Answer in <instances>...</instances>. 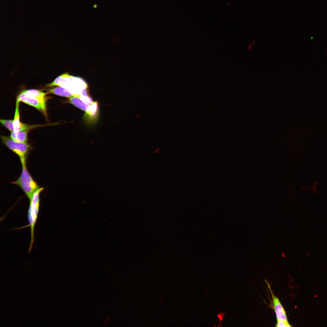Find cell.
<instances>
[{"mask_svg":"<svg viewBox=\"0 0 327 327\" xmlns=\"http://www.w3.org/2000/svg\"><path fill=\"white\" fill-rule=\"evenodd\" d=\"M49 93L35 89L22 91L18 96L16 101L24 102L35 108L47 117L46 95Z\"/></svg>","mask_w":327,"mask_h":327,"instance_id":"6da1fadb","label":"cell"},{"mask_svg":"<svg viewBox=\"0 0 327 327\" xmlns=\"http://www.w3.org/2000/svg\"><path fill=\"white\" fill-rule=\"evenodd\" d=\"M97 103L93 102L92 104H91L87 113L89 115H94L97 112Z\"/></svg>","mask_w":327,"mask_h":327,"instance_id":"7c38bea8","label":"cell"},{"mask_svg":"<svg viewBox=\"0 0 327 327\" xmlns=\"http://www.w3.org/2000/svg\"><path fill=\"white\" fill-rule=\"evenodd\" d=\"M13 120L0 119V122L6 128L11 132L13 131L12 128Z\"/></svg>","mask_w":327,"mask_h":327,"instance_id":"8fae6325","label":"cell"},{"mask_svg":"<svg viewBox=\"0 0 327 327\" xmlns=\"http://www.w3.org/2000/svg\"><path fill=\"white\" fill-rule=\"evenodd\" d=\"M29 130H25L16 132H11L10 137L17 141L26 142L27 140V135Z\"/></svg>","mask_w":327,"mask_h":327,"instance_id":"30bf717a","label":"cell"},{"mask_svg":"<svg viewBox=\"0 0 327 327\" xmlns=\"http://www.w3.org/2000/svg\"><path fill=\"white\" fill-rule=\"evenodd\" d=\"M1 138L3 144L18 156L21 163L26 162L27 156L31 148L27 142H18L10 137L1 136Z\"/></svg>","mask_w":327,"mask_h":327,"instance_id":"277c9868","label":"cell"},{"mask_svg":"<svg viewBox=\"0 0 327 327\" xmlns=\"http://www.w3.org/2000/svg\"><path fill=\"white\" fill-rule=\"evenodd\" d=\"M70 101L72 104L86 112L91 105L84 102L78 96H73L70 98Z\"/></svg>","mask_w":327,"mask_h":327,"instance_id":"9c48e42d","label":"cell"},{"mask_svg":"<svg viewBox=\"0 0 327 327\" xmlns=\"http://www.w3.org/2000/svg\"><path fill=\"white\" fill-rule=\"evenodd\" d=\"M64 88L71 91L73 96L79 97L82 90L87 88L88 85L83 78L70 75Z\"/></svg>","mask_w":327,"mask_h":327,"instance_id":"5b68a950","label":"cell"},{"mask_svg":"<svg viewBox=\"0 0 327 327\" xmlns=\"http://www.w3.org/2000/svg\"><path fill=\"white\" fill-rule=\"evenodd\" d=\"M110 318L109 317H107L104 320V322L105 323L107 324L110 321Z\"/></svg>","mask_w":327,"mask_h":327,"instance_id":"5bb4252c","label":"cell"},{"mask_svg":"<svg viewBox=\"0 0 327 327\" xmlns=\"http://www.w3.org/2000/svg\"><path fill=\"white\" fill-rule=\"evenodd\" d=\"M46 90L49 93L64 97L70 98L74 95L73 93L69 90L61 86L51 87Z\"/></svg>","mask_w":327,"mask_h":327,"instance_id":"ba28073f","label":"cell"},{"mask_svg":"<svg viewBox=\"0 0 327 327\" xmlns=\"http://www.w3.org/2000/svg\"><path fill=\"white\" fill-rule=\"evenodd\" d=\"M19 102L16 101V108L14 119L12 123V128L13 131L16 132L18 131L29 130L37 127L39 125H30L21 123L20 121V116L19 112Z\"/></svg>","mask_w":327,"mask_h":327,"instance_id":"8992f818","label":"cell"},{"mask_svg":"<svg viewBox=\"0 0 327 327\" xmlns=\"http://www.w3.org/2000/svg\"><path fill=\"white\" fill-rule=\"evenodd\" d=\"M272 294V303L276 313L277 321H283L288 322L286 312L279 299Z\"/></svg>","mask_w":327,"mask_h":327,"instance_id":"52a82bcc","label":"cell"},{"mask_svg":"<svg viewBox=\"0 0 327 327\" xmlns=\"http://www.w3.org/2000/svg\"><path fill=\"white\" fill-rule=\"evenodd\" d=\"M44 188L40 187L36 191L29 199L30 204L28 211V216L31 233V239L28 251L30 252L33 247L34 240V230L35 223L38 216L39 205V195Z\"/></svg>","mask_w":327,"mask_h":327,"instance_id":"7a4b0ae2","label":"cell"},{"mask_svg":"<svg viewBox=\"0 0 327 327\" xmlns=\"http://www.w3.org/2000/svg\"><path fill=\"white\" fill-rule=\"evenodd\" d=\"M276 326L278 327H288L291 326L288 322H286L280 321H277Z\"/></svg>","mask_w":327,"mask_h":327,"instance_id":"4fadbf2b","label":"cell"},{"mask_svg":"<svg viewBox=\"0 0 327 327\" xmlns=\"http://www.w3.org/2000/svg\"><path fill=\"white\" fill-rule=\"evenodd\" d=\"M26 162L21 163L22 171L19 178L12 184L19 186L30 199L34 193L40 187L28 172L26 166Z\"/></svg>","mask_w":327,"mask_h":327,"instance_id":"3957f363","label":"cell"}]
</instances>
